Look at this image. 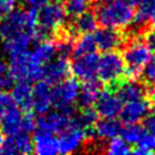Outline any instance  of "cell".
Segmentation results:
<instances>
[{
  "label": "cell",
  "mask_w": 155,
  "mask_h": 155,
  "mask_svg": "<svg viewBox=\"0 0 155 155\" xmlns=\"http://www.w3.org/2000/svg\"><path fill=\"white\" fill-rule=\"evenodd\" d=\"M30 7H36V8H40L44 4H46L48 0H24Z\"/></svg>",
  "instance_id": "cell-39"
},
{
  "label": "cell",
  "mask_w": 155,
  "mask_h": 155,
  "mask_svg": "<svg viewBox=\"0 0 155 155\" xmlns=\"http://www.w3.org/2000/svg\"><path fill=\"white\" fill-rule=\"evenodd\" d=\"M80 84L76 78H65L52 88L53 107L58 110L73 114L74 104L78 102Z\"/></svg>",
  "instance_id": "cell-6"
},
{
  "label": "cell",
  "mask_w": 155,
  "mask_h": 155,
  "mask_svg": "<svg viewBox=\"0 0 155 155\" xmlns=\"http://www.w3.org/2000/svg\"><path fill=\"white\" fill-rule=\"evenodd\" d=\"M42 35L44 34L40 28L23 30L8 39L2 40V50L10 58L18 56L23 52H27L33 42H38L39 40H41Z\"/></svg>",
  "instance_id": "cell-8"
},
{
  "label": "cell",
  "mask_w": 155,
  "mask_h": 155,
  "mask_svg": "<svg viewBox=\"0 0 155 155\" xmlns=\"http://www.w3.org/2000/svg\"><path fill=\"white\" fill-rule=\"evenodd\" d=\"M153 105H154V102L149 96L144 98L125 102L120 111L121 120L125 124H134V122L143 121L149 116L153 109Z\"/></svg>",
  "instance_id": "cell-11"
},
{
  "label": "cell",
  "mask_w": 155,
  "mask_h": 155,
  "mask_svg": "<svg viewBox=\"0 0 155 155\" xmlns=\"http://www.w3.org/2000/svg\"><path fill=\"white\" fill-rule=\"evenodd\" d=\"M2 142H4V138H2V136L0 134V153H1V150H2Z\"/></svg>",
  "instance_id": "cell-43"
},
{
  "label": "cell",
  "mask_w": 155,
  "mask_h": 155,
  "mask_svg": "<svg viewBox=\"0 0 155 155\" xmlns=\"http://www.w3.org/2000/svg\"><path fill=\"white\" fill-rule=\"evenodd\" d=\"M51 107H53V98H52V88L50 84L45 80L36 81L35 86L33 87V97H31V108L39 115L46 114L50 111Z\"/></svg>",
  "instance_id": "cell-15"
},
{
  "label": "cell",
  "mask_w": 155,
  "mask_h": 155,
  "mask_svg": "<svg viewBox=\"0 0 155 155\" xmlns=\"http://www.w3.org/2000/svg\"><path fill=\"white\" fill-rule=\"evenodd\" d=\"M99 56L96 52H90L85 54L75 56L74 61L70 64V71L74 78L78 80H88L93 79L97 75Z\"/></svg>",
  "instance_id": "cell-12"
},
{
  "label": "cell",
  "mask_w": 155,
  "mask_h": 155,
  "mask_svg": "<svg viewBox=\"0 0 155 155\" xmlns=\"http://www.w3.org/2000/svg\"><path fill=\"white\" fill-rule=\"evenodd\" d=\"M150 23H151V27H153V29H155V12H154V15H153V17H151V21H150Z\"/></svg>",
  "instance_id": "cell-41"
},
{
  "label": "cell",
  "mask_w": 155,
  "mask_h": 155,
  "mask_svg": "<svg viewBox=\"0 0 155 155\" xmlns=\"http://www.w3.org/2000/svg\"><path fill=\"white\" fill-rule=\"evenodd\" d=\"M144 133H145L144 126L138 125V122H134V124H125V126H121L119 136L130 145H136L142 139Z\"/></svg>",
  "instance_id": "cell-27"
},
{
  "label": "cell",
  "mask_w": 155,
  "mask_h": 155,
  "mask_svg": "<svg viewBox=\"0 0 155 155\" xmlns=\"http://www.w3.org/2000/svg\"><path fill=\"white\" fill-rule=\"evenodd\" d=\"M76 122V119L71 116V114L62 111V110H56L52 113H46L42 114L36 119V127L35 128H41V130H48L54 134H59L70 126H73Z\"/></svg>",
  "instance_id": "cell-9"
},
{
  "label": "cell",
  "mask_w": 155,
  "mask_h": 155,
  "mask_svg": "<svg viewBox=\"0 0 155 155\" xmlns=\"http://www.w3.org/2000/svg\"><path fill=\"white\" fill-rule=\"evenodd\" d=\"M153 51L148 47L145 41L139 39L130 40L124 48L125 74L128 79H138L145 68V65L154 58Z\"/></svg>",
  "instance_id": "cell-2"
},
{
  "label": "cell",
  "mask_w": 155,
  "mask_h": 155,
  "mask_svg": "<svg viewBox=\"0 0 155 155\" xmlns=\"http://www.w3.org/2000/svg\"><path fill=\"white\" fill-rule=\"evenodd\" d=\"M116 93L121 98V101L130 102L144 97H150L151 87L148 86V84H144L139 81L138 79H128L126 81H120L116 86Z\"/></svg>",
  "instance_id": "cell-13"
},
{
  "label": "cell",
  "mask_w": 155,
  "mask_h": 155,
  "mask_svg": "<svg viewBox=\"0 0 155 155\" xmlns=\"http://www.w3.org/2000/svg\"><path fill=\"white\" fill-rule=\"evenodd\" d=\"M134 5L128 0H111L105 1L96 8L97 22L102 27L125 29L133 23Z\"/></svg>",
  "instance_id": "cell-1"
},
{
  "label": "cell",
  "mask_w": 155,
  "mask_h": 155,
  "mask_svg": "<svg viewBox=\"0 0 155 155\" xmlns=\"http://www.w3.org/2000/svg\"><path fill=\"white\" fill-rule=\"evenodd\" d=\"M88 137V131L80 126L78 121L59 133L58 138V153L61 154H71L75 153L79 148L82 147L86 138Z\"/></svg>",
  "instance_id": "cell-10"
},
{
  "label": "cell",
  "mask_w": 155,
  "mask_h": 155,
  "mask_svg": "<svg viewBox=\"0 0 155 155\" xmlns=\"http://www.w3.org/2000/svg\"><path fill=\"white\" fill-rule=\"evenodd\" d=\"M101 1H102V2H105V1H111V0H101ZM128 1L132 2L133 5H136V0H128Z\"/></svg>",
  "instance_id": "cell-44"
},
{
  "label": "cell",
  "mask_w": 155,
  "mask_h": 155,
  "mask_svg": "<svg viewBox=\"0 0 155 155\" xmlns=\"http://www.w3.org/2000/svg\"><path fill=\"white\" fill-rule=\"evenodd\" d=\"M36 127V119L30 113H23L22 117V132L29 133L34 131Z\"/></svg>",
  "instance_id": "cell-33"
},
{
  "label": "cell",
  "mask_w": 155,
  "mask_h": 155,
  "mask_svg": "<svg viewBox=\"0 0 155 155\" xmlns=\"http://www.w3.org/2000/svg\"><path fill=\"white\" fill-rule=\"evenodd\" d=\"M96 46L102 52L113 51L119 48L124 42V36L119 31V29L102 27L101 29H97L93 34Z\"/></svg>",
  "instance_id": "cell-17"
},
{
  "label": "cell",
  "mask_w": 155,
  "mask_h": 155,
  "mask_svg": "<svg viewBox=\"0 0 155 155\" xmlns=\"http://www.w3.org/2000/svg\"><path fill=\"white\" fill-rule=\"evenodd\" d=\"M39 10L30 7L29 10L15 8L6 17L0 19V39H8L23 30L39 28Z\"/></svg>",
  "instance_id": "cell-3"
},
{
  "label": "cell",
  "mask_w": 155,
  "mask_h": 155,
  "mask_svg": "<svg viewBox=\"0 0 155 155\" xmlns=\"http://www.w3.org/2000/svg\"><path fill=\"white\" fill-rule=\"evenodd\" d=\"M5 154H30L33 153V140L25 132L7 136L2 142V150Z\"/></svg>",
  "instance_id": "cell-19"
},
{
  "label": "cell",
  "mask_w": 155,
  "mask_h": 155,
  "mask_svg": "<svg viewBox=\"0 0 155 155\" xmlns=\"http://www.w3.org/2000/svg\"><path fill=\"white\" fill-rule=\"evenodd\" d=\"M148 84H155V58H153L144 68L142 74Z\"/></svg>",
  "instance_id": "cell-35"
},
{
  "label": "cell",
  "mask_w": 155,
  "mask_h": 155,
  "mask_svg": "<svg viewBox=\"0 0 155 155\" xmlns=\"http://www.w3.org/2000/svg\"><path fill=\"white\" fill-rule=\"evenodd\" d=\"M131 151H132L131 145L127 142H125L121 137L120 138L114 137V138L109 139L107 143L105 153H108L110 155H124V154H128Z\"/></svg>",
  "instance_id": "cell-31"
},
{
  "label": "cell",
  "mask_w": 155,
  "mask_h": 155,
  "mask_svg": "<svg viewBox=\"0 0 155 155\" xmlns=\"http://www.w3.org/2000/svg\"><path fill=\"white\" fill-rule=\"evenodd\" d=\"M121 130V125L115 117H102L97 120L96 124L92 126V133L103 140H109L114 137H117Z\"/></svg>",
  "instance_id": "cell-23"
},
{
  "label": "cell",
  "mask_w": 155,
  "mask_h": 155,
  "mask_svg": "<svg viewBox=\"0 0 155 155\" xmlns=\"http://www.w3.org/2000/svg\"><path fill=\"white\" fill-rule=\"evenodd\" d=\"M94 105L98 116L113 119L120 115V111L122 109V101L116 92L108 90V91H102Z\"/></svg>",
  "instance_id": "cell-14"
},
{
  "label": "cell",
  "mask_w": 155,
  "mask_h": 155,
  "mask_svg": "<svg viewBox=\"0 0 155 155\" xmlns=\"http://www.w3.org/2000/svg\"><path fill=\"white\" fill-rule=\"evenodd\" d=\"M67 18V11L61 0L47 1L39 10L38 22L42 34L58 31Z\"/></svg>",
  "instance_id": "cell-7"
},
{
  "label": "cell",
  "mask_w": 155,
  "mask_h": 155,
  "mask_svg": "<svg viewBox=\"0 0 155 155\" xmlns=\"http://www.w3.org/2000/svg\"><path fill=\"white\" fill-rule=\"evenodd\" d=\"M12 103L13 102H12L11 97L5 91H1L0 90V113L4 114V111L6 110V108H8Z\"/></svg>",
  "instance_id": "cell-37"
},
{
  "label": "cell",
  "mask_w": 155,
  "mask_h": 155,
  "mask_svg": "<svg viewBox=\"0 0 155 155\" xmlns=\"http://www.w3.org/2000/svg\"><path fill=\"white\" fill-rule=\"evenodd\" d=\"M75 119L80 126L90 130L98 120V113L96 109H93V107H81V110Z\"/></svg>",
  "instance_id": "cell-30"
},
{
  "label": "cell",
  "mask_w": 155,
  "mask_h": 155,
  "mask_svg": "<svg viewBox=\"0 0 155 155\" xmlns=\"http://www.w3.org/2000/svg\"><path fill=\"white\" fill-rule=\"evenodd\" d=\"M31 56L42 65H45L47 62L53 59V57L57 54V47L54 40L50 39H41L36 42L33 51L30 52Z\"/></svg>",
  "instance_id": "cell-25"
},
{
  "label": "cell",
  "mask_w": 155,
  "mask_h": 155,
  "mask_svg": "<svg viewBox=\"0 0 155 155\" xmlns=\"http://www.w3.org/2000/svg\"><path fill=\"white\" fill-rule=\"evenodd\" d=\"M16 80L13 79V76L10 74V71L7 70L6 73H4L0 78V90L1 91H7V90H11L12 86L15 85Z\"/></svg>",
  "instance_id": "cell-36"
},
{
  "label": "cell",
  "mask_w": 155,
  "mask_h": 155,
  "mask_svg": "<svg viewBox=\"0 0 155 155\" xmlns=\"http://www.w3.org/2000/svg\"><path fill=\"white\" fill-rule=\"evenodd\" d=\"M22 117L23 110L12 103L8 108H6L1 116L0 127L2 133L6 136H11L22 132Z\"/></svg>",
  "instance_id": "cell-20"
},
{
  "label": "cell",
  "mask_w": 155,
  "mask_h": 155,
  "mask_svg": "<svg viewBox=\"0 0 155 155\" xmlns=\"http://www.w3.org/2000/svg\"><path fill=\"white\" fill-rule=\"evenodd\" d=\"M1 116H2V114L0 113V124H1Z\"/></svg>",
  "instance_id": "cell-45"
},
{
  "label": "cell",
  "mask_w": 155,
  "mask_h": 155,
  "mask_svg": "<svg viewBox=\"0 0 155 155\" xmlns=\"http://www.w3.org/2000/svg\"><path fill=\"white\" fill-rule=\"evenodd\" d=\"M42 70L44 65L28 51L11 57L8 64V71L16 81H39L42 79Z\"/></svg>",
  "instance_id": "cell-5"
},
{
  "label": "cell",
  "mask_w": 155,
  "mask_h": 155,
  "mask_svg": "<svg viewBox=\"0 0 155 155\" xmlns=\"http://www.w3.org/2000/svg\"><path fill=\"white\" fill-rule=\"evenodd\" d=\"M155 151V133L148 132L145 130L142 139L136 144V148L132 149V153L138 155H147Z\"/></svg>",
  "instance_id": "cell-29"
},
{
  "label": "cell",
  "mask_w": 155,
  "mask_h": 155,
  "mask_svg": "<svg viewBox=\"0 0 155 155\" xmlns=\"http://www.w3.org/2000/svg\"><path fill=\"white\" fill-rule=\"evenodd\" d=\"M144 41L148 45V47L153 51V53H155V29L147 30L145 36H144Z\"/></svg>",
  "instance_id": "cell-38"
},
{
  "label": "cell",
  "mask_w": 155,
  "mask_h": 155,
  "mask_svg": "<svg viewBox=\"0 0 155 155\" xmlns=\"http://www.w3.org/2000/svg\"><path fill=\"white\" fill-rule=\"evenodd\" d=\"M97 46L94 41V36L92 33H85L80 38H75L73 42V53L75 56L85 54L90 52H96Z\"/></svg>",
  "instance_id": "cell-28"
},
{
  "label": "cell",
  "mask_w": 155,
  "mask_h": 155,
  "mask_svg": "<svg viewBox=\"0 0 155 155\" xmlns=\"http://www.w3.org/2000/svg\"><path fill=\"white\" fill-rule=\"evenodd\" d=\"M150 97H151V98L155 101V87H153V88H151V92H150Z\"/></svg>",
  "instance_id": "cell-42"
},
{
  "label": "cell",
  "mask_w": 155,
  "mask_h": 155,
  "mask_svg": "<svg viewBox=\"0 0 155 155\" xmlns=\"http://www.w3.org/2000/svg\"><path fill=\"white\" fill-rule=\"evenodd\" d=\"M64 8L67 15L71 17H76L85 11L90 10L91 0H64Z\"/></svg>",
  "instance_id": "cell-32"
},
{
  "label": "cell",
  "mask_w": 155,
  "mask_h": 155,
  "mask_svg": "<svg viewBox=\"0 0 155 155\" xmlns=\"http://www.w3.org/2000/svg\"><path fill=\"white\" fill-rule=\"evenodd\" d=\"M154 116H155V114H154Z\"/></svg>",
  "instance_id": "cell-46"
},
{
  "label": "cell",
  "mask_w": 155,
  "mask_h": 155,
  "mask_svg": "<svg viewBox=\"0 0 155 155\" xmlns=\"http://www.w3.org/2000/svg\"><path fill=\"white\" fill-rule=\"evenodd\" d=\"M18 0H0V19L6 17L17 7Z\"/></svg>",
  "instance_id": "cell-34"
},
{
  "label": "cell",
  "mask_w": 155,
  "mask_h": 155,
  "mask_svg": "<svg viewBox=\"0 0 155 155\" xmlns=\"http://www.w3.org/2000/svg\"><path fill=\"white\" fill-rule=\"evenodd\" d=\"M125 75V61L121 53L113 51L104 52L98 59L97 76L102 84L116 86Z\"/></svg>",
  "instance_id": "cell-4"
},
{
  "label": "cell",
  "mask_w": 155,
  "mask_h": 155,
  "mask_svg": "<svg viewBox=\"0 0 155 155\" xmlns=\"http://www.w3.org/2000/svg\"><path fill=\"white\" fill-rule=\"evenodd\" d=\"M101 93H102V85L99 81L94 79L84 80L82 85L80 86L78 102L81 107H92L97 102Z\"/></svg>",
  "instance_id": "cell-22"
},
{
  "label": "cell",
  "mask_w": 155,
  "mask_h": 155,
  "mask_svg": "<svg viewBox=\"0 0 155 155\" xmlns=\"http://www.w3.org/2000/svg\"><path fill=\"white\" fill-rule=\"evenodd\" d=\"M33 151L38 155H54L58 153V138L48 130L35 128L33 138Z\"/></svg>",
  "instance_id": "cell-18"
},
{
  "label": "cell",
  "mask_w": 155,
  "mask_h": 155,
  "mask_svg": "<svg viewBox=\"0 0 155 155\" xmlns=\"http://www.w3.org/2000/svg\"><path fill=\"white\" fill-rule=\"evenodd\" d=\"M74 29L78 33L85 34V33H93L97 27V17L96 13L91 12L90 10L85 11L84 13L75 17V21L73 23Z\"/></svg>",
  "instance_id": "cell-26"
},
{
  "label": "cell",
  "mask_w": 155,
  "mask_h": 155,
  "mask_svg": "<svg viewBox=\"0 0 155 155\" xmlns=\"http://www.w3.org/2000/svg\"><path fill=\"white\" fill-rule=\"evenodd\" d=\"M11 99L15 105L21 108L23 111H27L31 108V97L33 87L28 81H18L11 88Z\"/></svg>",
  "instance_id": "cell-21"
},
{
  "label": "cell",
  "mask_w": 155,
  "mask_h": 155,
  "mask_svg": "<svg viewBox=\"0 0 155 155\" xmlns=\"http://www.w3.org/2000/svg\"><path fill=\"white\" fill-rule=\"evenodd\" d=\"M7 70H8V65H7L6 63H4V62L0 61V78H1V75H2L4 73H6Z\"/></svg>",
  "instance_id": "cell-40"
},
{
  "label": "cell",
  "mask_w": 155,
  "mask_h": 155,
  "mask_svg": "<svg viewBox=\"0 0 155 155\" xmlns=\"http://www.w3.org/2000/svg\"><path fill=\"white\" fill-rule=\"evenodd\" d=\"M136 5L138 8L134 13L133 23L137 29H145L155 12V0H136Z\"/></svg>",
  "instance_id": "cell-24"
},
{
  "label": "cell",
  "mask_w": 155,
  "mask_h": 155,
  "mask_svg": "<svg viewBox=\"0 0 155 155\" xmlns=\"http://www.w3.org/2000/svg\"><path fill=\"white\" fill-rule=\"evenodd\" d=\"M70 73V63L67 57L59 56L56 59H51L44 65L42 79L50 85H56L59 81L68 78Z\"/></svg>",
  "instance_id": "cell-16"
}]
</instances>
